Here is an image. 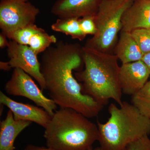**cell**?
Masks as SVG:
<instances>
[{
	"instance_id": "cell-1",
	"label": "cell",
	"mask_w": 150,
	"mask_h": 150,
	"mask_svg": "<svg viewBox=\"0 0 150 150\" xmlns=\"http://www.w3.org/2000/svg\"><path fill=\"white\" fill-rule=\"evenodd\" d=\"M82 48L77 44L57 42L43 52L40 71L50 98L60 108H71L92 118L104 105L83 93L73 74L83 63Z\"/></svg>"
},
{
	"instance_id": "cell-2",
	"label": "cell",
	"mask_w": 150,
	"mask_h": 150,
	"mask_svg": "<svg viewBox=\"0 0 150 150\" xmlns=\"http://www.w3.org/2000/svg\"><path fill=\"white\" fill-rule=\"evenodd\" d=\"M82 54L84 69L75 76L82 83L83 93L103 105L110 99L121 105L123 93L117 56L86 46L82 48Z\"/></svg>"
},
{
	"instance_id": "cell-3",
	"label": "cell",
	"mask_w": 150,
	"mask_h": 150,
	"mask_svg": "<svg viewBox=\"0 0 150 150\" xmlns=\"http://www.w3.org/2000/svg\"><path fill=\"white\" fill-rule=\"evenodd\" d=\"M76 110L60 108L51 116L44 137L48 147L55 150H88L98 141L97 125Z\"/></svg>"
},
{
	"instance_id": "cell-4",
	"label": "cell",
	"mask_w": 150,
	"mask_h": 150,
	"mask_svg": "<svg viewBox=\"0 0 150 150\" xmlns=\"http://www.w3.org/2000/svg\"><path fill=\"white\" fill-rule=\"evenodd\" d=\"M119 106L111 103L108 121L97 122L98 142L103 150H125L131 142L150 134L149 118L132 103L123 101Z\"/></svg>"
},
{
	"instance_id": "cell-5",
	"label": "cell",
	"mask_w": 150,
	"mask_h": 150,
	"mask_svg": "<svg viewBox=\"0 0 150 150\" xmlns=\"http://www.w3.org/2000/svg\"><path fill=\"white\" fill-rule=\"evenodd\" d=\"M134 0H101L94 20L97 31L85 45L105 52L113 45L121 30V20Z\"/></svg>"
},
{
	"instance_id": "cell-6",
	"label": "cell",
	"mask_w": 150,
	"mask_h": 150,
	"mask_svg": "<svg viewBox=\"0 0 150 150\" xmlns=\"http://www.w3.org/2000/svg\"><path fill=\"white\" fill-rule=\"evenodd\" d=\"M40 10L23 0H1L0 28L8 38L16 30L34 24Z\"/></svg>"
},
{
	"instance_id": "cell-7",
	"label": "cell",
	"mask_w": 150,
	"mask_h": 150,
	"mask_svg": "<svg viewBox=\"0 0 150 150\" xmlns=\"http://www.w3.org/2000/svg\"><path fill=\"white\" fill-rule=\"evenodd\" d=\"M5 91L10 95L24 97L33 101L46 110L52 116L56 111L57 105L51 98L44 95L32 77L18 68L13 69L11 78L4 86Z\"/></svg>"
},
{
	"instance_id": "cell-8",
	"label": "cell",
	"mask_w": 150,
	"mask_h": 150,
	"mask_svg": "<svg viewBox=\"0 0 150 150\" xmlns=\"http://www.w3.org/2000/svg\"><path fill=\"white\" fill-rule=\"evenodd\" d=\"M8 62H0L1 69L8 71L18 68L24 71L37 81L42 91L46 90V84L41 74L40 62L37 55L29 46L14 40L9 41L7 47Z\"/></svg>"
},
{
	"instance_id": "cell-9",
	"label": "cell",
	"mask_w": 150,
	"mask_h": 150,
	"mask_svg": "<svg viewBox=\"0 0 150 150\" xmlns=\"http://www.w3.org/2000/svg\"><path fill=\"white\" fill-rule=\"evenodd\" d=\"M150 70L142 60L122 64L120 67L119 80L123 93L134 95L148 81Z\"/></svg>"
},
{
	"instance_id": "cell-10",
	"label": "cell",
	"mask_w": 150,
	"mask_h": 150,
	"mask_svg": "<svg viewBox=\"0 0 150 150\" xmlns=\"http://www.w3.org/2000/svg\"><path fill=\"white\" fill-rule=\"evenodd\" d=\"M9 39L22 45L29 46L37 55L43 53L52 44L58 42L55 35H49L35 23L16 30Z\"/></svg>"
},
{
	"instance_id": "cell-11",
	"label": "cell",
	"mask_w": 150,
	"mask_h": 150,
	"mask_svg": "<svg viewBox=\"0 0 150 150\" xmlns=\"http://www.w3.org/2000/svg\"><path fill=\"white\" fill-rule=\"evenodd\" d=\"M0 103L12 111L15 120L34 122L44 128L51 120V115L42 108L17 102L1 91H0Z\"/></svg>"
},
{
	"instance_id": "cell-12",
	"label": "cell",
	"mask_w": 150,
	"mask_h": 150,
	"mask_svg": "<svg viewBox=\"0 0 150 150\" xmlns=\"http://www.w3.org/2000/svg\"><path fill=\"white\" fill-rule=\"evenodd\" d=\"M101 0H57L51 12L59 18H78L96 13Z\"/></svg>"
},
{
	"instance_id": "cell-13",
	"label": "cell",
	"mask_w": 150,
	"mask_h": 150,
	"mask_svg": "<svg viewBox=\"0 0 150 150\" xmlns=\"http://www.w3.org/2000/svg\"><path fill=\"white\" fill-rule=\"evenodd\" d=\"M121 31L150 28V0H134L121 20Z\"/></svg>"
},
{
	"instance_id": "cell-14",
	"label": "cell",
	"mask_w": 150,
	"mask_h": 150,
	"mask_svg": "<svg viewBox=\"0 0 150 150\" xmlns=\"http://www.w3.org/2000/svg\"><path fill=\"white\" fill-rule=\"evenodd\" d=\"M29 121L16 120L9 110L0 124V150H15L14 142L22 131L30 125Z\"/></svg>"
},
{
	"instance_id": "cell-15",
	"label": "cell",
	"mask_w": 150,
	"mask_h": 150,
	"mask_svg": "<svg viewBox=\"0 0 150 150\" xmlns=\"http://www.w3.org/2000/svg\"><path fill=\"white\" fill-rule=\"evenodd\" d=\"M115 54L122 64L142 60L144 54L130 32L121 31Z\"/></svg>"
},
{
	"instance_id": "cell-16",
	"label": "cell",
	"mask_w": 150,
	"mask_h": 150,
	"mask_svg": "<svg viewBox=\"0 0 150 150\" xmlns=\"http://www.w3.org/2000/svg\"><path fill=\"white\" fill-rule=\"evenodd\" d=\"M79 19L78 18H58L51 25L52 30L70 35L72 38L82 40L86 35L81 29Z\"/></svg>"
},
{
	"instance_id": "cell-17",
	"label": "cell",
	"mask_w": 150,
	"mask_h": 150,
	"mask_svg": "<svg viewBox=\"0 0 150 150\" xmlns=\"http://www.w3.org/2000/svg\"><path fill=\"white\" fill-rule=\"evenodd\" d=\"M131 97V103L142 114L150 119V80L142 89Z\"/></svg>"
},
{
	"instance_id": "cell-18",
	"label": "cell",
	"mask_w": 150,
	"mask_h": 150,
	"mask_svg": "<svg viewBox=\"0 0 150 150\" xmlns=\"http://www.w3.org/2000/svg\"><path fill=\"white\" fill-rule=\"evenodd\" d=\"M130 33L143 54L150 52V28H139Z\"/></svg>"
},
{
	"instance_id": "cell-19",
	"label": "cell",
	"mask_w": 150,
	"mask_h": 150,
	"mask_svg": "<svg viewBox=\"0 0 150 150\" xmlns=\"http://www.w3.org/2000/svg\"><path fill=\"white\" fill-rule=\"evenodd\" d=\"M94 16H89L79 19L81 29L85 35H94L96 33L97 28L94 20Z\"/></svg>"
},
{
	"instance_id": "cell-20",
	"label": "cell",
	"mask_w": 150,
	"mask_h": 150,
	"mask_svg": "<svg viewBox=\"0 0 150 150\" xmlns=\"http://www.w3.org/2000/svg\"><path fill=\"white\" fill-rule=\"evenodd\" d=\"M125 150H150V139L149 136L131 142L127 146Z\"/></svg>"
},
{
	"instance_id": "cell-21",
	"label": "cell",
	"mask_w": 150,
	"mask_h": 150,
	"mask_svg": "<svg viewBox=\"0 0 150 150\" xmlns=\"http://www.w3.org/2000/svg\"><path fill=\"white\" fill-rule=\"evenodd\" d=\"M6 35L2 32L0 34V47L4 48L7 47L8 45L9 41L7 40Z\"/></svg>"
},
{
	"instance_id": "cell-22",
	"label": "cell",
	"mask_w": 150,
	"mask_h": 150,
	"mask_svg": "<svg viewBox=\"0 0 150 150\" xmlns=\"http://www.w3.org/2000/svg\"><path fill=\"white\" fill-rule=\"evenodd\" d=\"M23 150H55L51 148L45 147L43 146H39L35 145H29L27 146Z\"/></svg>"
},
{
	"instance_id": "cell-23",
	"label": "cell",
	"mask_w": 150,
	"mask_h": 150,
	"mask_svg": "<svg viewBox=\"0 0 150 150\" xmlns=\"http://www.w3.org/2000/svg\"><path fill=\"white\" fill-rule=\"evenodd\" d=\"M142 61L150 70V52L144 54Z\"/></svg>"
},
{
	"instance_id": "cell-24",
	"label": "cell",
	"mask_w": 150,
	"mask_h": 150,
	"mask_svg": "<svg viewBox=\"0 0 150 150\" xmlns=\"http://www.w3.org/2000/svg\"><path fill=\"white\" fill-rule=\"evenodd\" d=\"M88 150H103V149L102 148L100 147V146L98 147H97L95 148V149H93V148H91L90 149H89Z\"/></svg>"
},
{
	"instance_id": "cell-25",
	"label": "cell",
	"mask_w": 150,
	"mask_h": 150,
	"mask_svg": "<svg viewBox=\"0 0 150 150\" xmlns=\"http://www.w3.org/2000/svg\"><path fill=\"white\" fill-rule=\"evenodd\" d=\"M23 1H28L30 0H23Z\"/></svg>"
}]
</instances>
